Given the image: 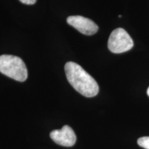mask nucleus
I'll return each instance as SVG.
<instances>
[{"instance_id": "obj_2", "label": "nucleus", "mask_w": 149, "mask_h": 149, "mask_svg": "<svg viewBox=\"0 0 149 149\" xmlns=\"http://www.w3.org/2000/svg\"><path fill=\"white\" fill-rule=\"evenodd\" d=\"M0 72L18 81H26L28 70L25 63L15 55H0Z\"/></svg>"}, {"instance_id": "obj_4", "label": "nucleus", "mask_w": 149, "mask_h": 149, "mask_svg": "<svg viewBox=\"0 0 149 149\" xmlns=\"http://www.w3.org/2000/svg\"><path fill=\"white\" fill-rule=\"evenodd\" d=\"M67 23L79 33L86 35H93L97 32L99 27L94 22L79 15L70 16L67 18Z\"/></svg>"}, {"instance_id": "obj_1", "label": "nucleus", "mask_w": 149, "mask_h": 149, "mask_svg": "<svg viewBox=\"0 0 149 149\" xmlns=\"http://www.w3.org/2000/svg\"><path fill=\"white\" fill-rule=\"evenodd\" d=\"M64 70L68 82L78 93L86 97H93L98 94L97 81L81 66L68 61L65 64Z\"/></svg>"}, {"instance_id": "obj_3", "label": "nucleus", "mask_w": 149, "mask_h": 149, "mask_svg": "<svg viewBox=\"0 0 149 149\" xmlns=\"http://www.w3.org/2000/svg\"><path fill=\"white\" fill-rule=\"evenodd\" d=\"M133 40L124 29H116L111 34L108 41V48L113 53H122L128 51L133 47Z\"/></svg>"}, {"instance_id": "obj_8", "label": "nucleus", "mask_w": 149, "mask_h": 149, "mask_svg": "<svg viewBox=\"0 0 149 149\" xmlns=\"http://www.w3.org/2000/svg\"><path fill=\"white\" fill-rule=\"evenodd\" d=\"M147 95H148V96L149 97V87H148V90H147Z\"/></svg>"}, {"instance_id": "obj_5", "label": "nucleus", "mask_w": 149, "mask_h": 149, "mask_svg": "<svg viewBox=\"0 0 149 149\" xmlns=\"http://www.w3.org/2000/svg\"><path fill=\"white\" fill-rule=\"evenodd\" d=\"M50 137L56 144L65 147L72 146L77 140L74 130L68 125L64 126L60 130H54L51 131Z\"/></svg>"}, {"instance_id": "obj_7", "label": "nucleus", "mask_w": 149, "mask_h": 149, "mask_svg": "<svg viewBox=\"0 0 149 149\" xmlns=\"http://www.w3.org/2000/svg\"><path fill=\"white\" fill-rule=\"evenodd\" d=\"M20 1L24 4L26 5H33L36 3L37 0H19Z\"/></svg>"}, {"instance_id": "obj_6", "label": "nucleus", "mask_w": 149, "mask_h": 149, "mask_svg": "<svg viewBox=\"0 0 149 149\" xmlns=\"http://www.w3.org/2000/svg\"><path fill=\"white\" fill-rule=\"evenodd\" d=\"M139 146L144 149H149V137H141L137 140Z\"/></svg>"}]
</instances>
